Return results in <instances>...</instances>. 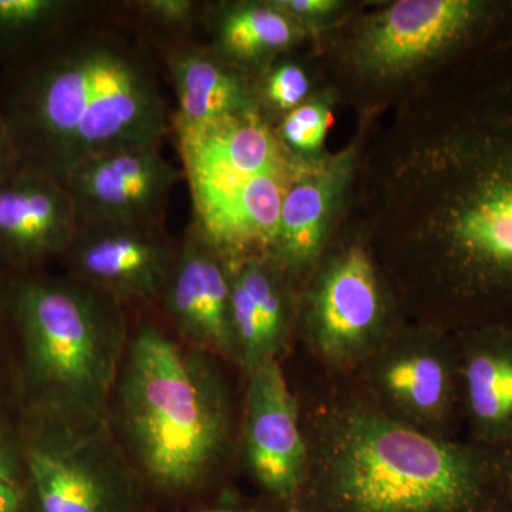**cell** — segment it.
<instances>
[{"mask_svg":"<svg viewBox=\"0 0 512 512\" xmlns=\"http://www.w3.org/2000/svg\"><path fill=\"white\" fill-rule=\"evenodd\" d=\"M87 18L13 56L0 97L20 167L66 183L79 165L173 130L146 45Z\"/></svg>","mask_w":512,"mask_h":512,"instance_id":"6da1fadb","label":"cell"},{"mask_svg":"<svg viewBox=\"0 0 512 512\" xmlns=\"http://www.w3.org/2000/svg\"><path fill=\"white\" fill-rule=\"evenodd\" d=\"M497 468L376 404L322 414L291 512H500Z\"/></svg>","mask_w":512,"mask_h":512,"instance_id":"7a4b0ae2","label":"cell"},{"mask_svg":"<svg viewBox=\"0 0 512 512\" xmlns=\"http://www.w3.org/2000/svg\"><path fill=\"white\" fill-rule=\"evenodd\" d=\"M211 357L150 323L128 340L116 383L121 426L137 466L164 490L201 484L227 451L231 407Z\"/></svg>","mask_w":512,"mask_h":512,"instance_id":"3957f363","label":"cell"},{"mask_svg":"<svg viewBox=\"0 0 512 512\" xmlns=\"http://www.w3.org/2000/svg\"><path fill=\"white\" fill-rule=\"evenodd\" d=\"M417 224L474 285H512V114L476 121L424 157Z\"/></svg>","mask_w":512,"mask_h":512,"instance_id":"277c9868","label":"cell"},{"mask_svg":"<svg viewBox=\"0 0 512 512\" xmlns=\"http://www.w3.org/2000/svg\"><path fill=\"white\" fill-rule=\"evenodd\" d=\"M30 369L55 407L106 413L126 322L121 303L80 281H30L16 292Z\"/></svg>","mask_w":512,"mask_h":512,"instance_id":"5b68a950","label":"cell"},{"mask_svg":"<svg viewBox=\"0 0 512 512\" xmlns=\"http://www.w3.org/2000/svg\"><path fill=\"white\" fill-rule=\"evenodd\" d=\"M55 433L30 448L29 471L43 512H120L130 471L106 413L55 407Z\"/></svg>","mask_w":512,"mask_h":512,"instance_id":"8992f818","label":"cell"},{"mask_svg":"<svg viewBox=\"0 0 512 512\" xmlns=\"http://www.w3.org/2000/svg\"><path fill=\"white\" fill-rule=\"evenodd\" d=\"M173 131L190 185L192 224L200 229L241 200L262 175L292 163L261 113L238 114Z\"/></svg>","mask_w":512,"mask_h":512,"instance_id":"52a82bcc","label":"cell"},{"mask_svg":"<svg viewBox=\"0 0 512 512\" xmlns=\"http://www.w3.org/2000/svg\"><path fill=\"white\" fill-rule=\"evenodd\" d=\"M386 303L375 265L362 248L336 256L306 301V338L332 366L365 362L386 340Z\"/></svg>","mask_w":512,"mask_h":512,"instance_id":"ba28073f","label":"cell"},{"mask_svg":"<svg viewBox=\"0 0 512 512\" xmlns=\"http://www.w3.org/2000/svg\"><path fill=\"white\" fill-rule=\"evenodd\" d=\"M184 178L161 143L109 151L67 178L79 224H163L171 191Z\"/></svg>","mask_w":512,"mask_h":512,"instance_id":"9c48e42d","label":"cell"},{"mask_svg":"<svg viewBox=\"0 0 512 512\" xmlns=\"http://www.w3.org/2000/svg\"><path fill=\"white\" fill-rule=\"evenodd\" d=\"M177 248L163 224H79L66 256L77 281L120 303L161 293Z\"/></svg>","mask_w":512,"mask_h":512,"instance_id":"30bf717a","label":"cell"},{"mask_svg":"<svg viewBox=\"0 0 512 512\" xmlns=\"http://www.w3.org/2000/svg\"><path fill=\"white\" fill-rule=\"evenodd\" d=\"M248 376L245 461L265 491L292 505L305 481L309 460L298 403L279 362L266 363Z\"/></svg>","mask_w":512,"mask_h":512,"instance_id":"8fae6325","label":"cell"},{"mask_svg":"<svg viewBox=\"0 0 512 512\" xmlns=\"http://www.w3.org/2000/svg\"><path fill=\"white\" fill-rule=\"evenodd\" d=\"M160 299L184 345L238 362L229 264L192 224Z\"/></svg>","mask_w":512,"mask_h":512,"instance_id":"7c38bea8","label":"cell"},{"mask_svg":"<svg viewBox=\"0 0 512 512\" xmlns=\"http://www.w3.org/2000/svg\"><path fill=\"white\" fill-rule=\"evenodd\" d=\"M369 383L380 409L396 419L441 436L450 420L456 372L450 350L433 336H404L384 343L370 357Z\"/></svg>","mask_w":512,"mask_h":512,"instance_id":"4fadbf2b","label":"cell"},{"mask_svg":"<svg viewBox=\"0 0 512 512\" xmlns=\"http://www.w3.org/2000/svg\"><path fill=\"white\" fill-rule=\"evenodd\" d=\"M481 5L471 0H400L370 20L360 39L367 70L399 76L439 56L470 32Z\"/></svg>","mask_w":512,"mask_h":512,"instance_id":"5bb4252c","label":"cell"},{"mask_svg":"<svg viewBox=\"0 0 512 512\" xmlns=\"http://www.w3.org/2000/svg\"><path fill=\"white\" fill-rule=\"evenodd\" d=\"M79 220L66 185L20 167L0 183V256L33 262L66 255Z\"/></svg>","mask_w":512,"mask_h":512,"instance_id":"9a60e30c","label":"cell"},{"mask_svg":"<svg viewBox=\"0 0 512 512\" xmlns=\"http://www.w3.org/2000/svg\"><path fill=\"white\" fill-rule=\"evenodd\" d=\"M238 363L247 373L278 362L289 338V303L282 269L266 255L228 261Z\"/></svg>","mask_w":512,"mask_h":512,"instance_id":"2e32d148","label":"cell"},{"mask_svg":"<svg viewBox=\"0 0 512 512\" xmlns=\"http://www.w3.org/2000/svg\"><path fill=\"white\" fill-rule=\"evenodd\" d=\"M164 60L175 93L173 130L259 111L245 80L215 53L175 42L164 47Z\"/></svg>","mask_w":512,"mask_h":512,"instance_id":"e0dca14e","label":"cell"},{"mask_svg":"<svg viewBox=\"0 0 512 512\" xmlns=\"http://www.w3.org/2000/svg\"><path fill=\"white\" fill-rule=\"evenodd\" d=\"M345 178L343 161L319 167L299 165L282 202L271 247L266 252L282 271L305 268L315 261Z\"/></svg>","mask_w":512,"mask_h":512,"instance_id":"ac0fdd59","label":"cell"},{"mask_svg":"<svg viewBox=\"0 0 512 512\" xmlns=\"http://www.w3.org/2000/svg\"><path fill=\"white\" fill-rule=\"evenodd\" d=\"M460 382L471 427L487 443L512 441V333L493 330L471 339Z\"/></svg>","mask_w":512,"mask_h":512,"instance_id":"d6986e66","label":"cell"},{"mask_svg":"<svg viewBox=\"0 0 512 512\" xmlns=\"http://www.w3.org/2000/svg\"><path fill=\"white\" fill-rule=\"evenodd\" d=\"M215 55L255 63L288 49L298 39L295 19L274 3H239L222 10L214 23Z\"/></svg>","mask_w":512,"mask_h":512,"instance_id":"ffe728a7","label":"cell"},{"mask_svg":"<svg viewBox=\"0 0 512 512\" xmlns=\"http://www.w3.org/2000/svg\"><path fill=\"white\" fill-rule=\"evenodd\" d=\"M90 8L66 0H0V50L26 52L86 19Z\"/></svg>","mask_w":512,"mask_h":512,"instance_id":"44dd1931","label":"cell"},{"mask_svg":"<svg viewBox=\"0 0 512 512\" xmlns=\"http://www.w3.org/2000/svg\"><path fill=\"white\" fill-rule=\"evenodd\" d=\"M130 5L127 8L143 26L163 36L177 37V43L194 29L202 9L201 3L192 0H138Z\"/></svg>","mask_w":512,"mask_h":512,"instance_id":"7402d4cb","label":"cell"},{"mask_svg":"<svg viewBox=\"0 0 512 512\" xmlns=\"http://www.w3.org/2000/svg\"><path fill=\"white\" fill-rule=\"evenodd\" d=\"M330 124V114L318 103H303L286 114L279 127V141L286 150L296 153H313L325 140Z\"/></svg>","mask_w":512,"mask_h":512,"instance_id":"603a6c76","label":"cell"},{"mask_svg":"<svg viewBox=\"0 0 512 512\" xmlns=\"http://www.w3.org/2000/svg\"><path fill=\"white\" fill-rule=\"evenodd\" d=\"M309 89L311 84L302 67L295 63H282L266 74L262 97L272 109L288 114L302 106Z\"/></svg>","mask_w":512,"mask_h":512,"instance_id":"cb8c5ba5","label":"cell"},{"mask_svg":"<svg viewBox=\"0 0 512 512\" xmlns=\"http://www.w3.org/2000/svg\"><path fill=\"white\" fill-rule=\"evenodd\" d=\"M275 6L292 19H318L339 8L335 0H275Z\"/></svg>","mask_w":512,"mask_h":512,"instance_id":"d4e9b609","label":"cell"},{"mask_svg":"<svg viewBox=\"0 0 512 512\" xmlns=\"http://www.w3.org/2000/svg\"><path fill=\"white\" fill-rule=\"evenodd\" d=\"M20 168L18 154L13 146L8 126L0 111V183Z\"/></svg>","mask_w":512,"mask_h":512,"instance_id":"484cf974","label":"cell"},{"mask_svg":"<svg viewBox=\"0 0 512 512\" xmlns=\"http://www.w3.org/2000/svg\"><path fill=\"white\" fill-rule=\"evenodd\" d=\"M508 446H510V453L505 458L504 466L497 470V474L501 504L507 505L508 510L512 512V441Z\"/></svg>","mask_w":512,"mask_h":512,"instance_id":"4316f807","label":"cell"},{"mask_svg":"<svg viewBox=\"0 0 512 512\" xmlns=\"http://www.w3.org/2000/svg\"><path fill=\"white\" fill-rule=\"evenodd\" d=\"M22 497L16 484L0 480V512H20Z\"/></svg>","mask_w":512,"mask_h":512,"instance_id":"83f0119b","label":"cell"},{"mask_svg":"<svg viewBox=\"0 0 512 512\" xmlns=\"http://www.w3.org/2000/svg\"><path fill=\"white\" fill-rule=\"evenodd\" d=\"M0 480L15 484V468L8 451L0 446Z\"/></svg>","mask_w":512,"mask_h":512,"instance_id":"f1b7e54d","label":"cell"},{"mask_svg":"<svg viewBox=\"0 0 512 512\" xmlns=\"http://www.w3.org/2000/svg\"><path fill=\"white\" fill-rule=\"evenodd\" d=\"M202 512H269L264 510H255V508H249V510H210V511H202ZM291 512V511H289Z\"/></svg>","mask_w":512,"mask_h":512,"instance_id":"f546056e","label":"cell"}]
</instances>
